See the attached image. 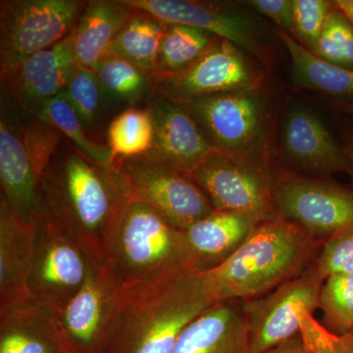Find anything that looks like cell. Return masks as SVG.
<instances>
[{
	"instance_id": "cell-1",
	"label": "cell",
	"mask_w": 353,
	"mask_h": 353,
	"mask_svg": "<svg viewBox=\"0 0 353 353\" xmlns=\"http://www.w3.org/2000/svg\"><path fill=\"white\" fill-rule=\"evenodd\" d=\"M46 215L104 267L130 199L119 171L97 163L64 138L41 179Z\"/></svg>"
},
{
	"instance_id": "cell-2",
	"label": "cell",
	"mask_w": 353,
	"mask_h": 353,
	"mask_svg": "<svg viewBox=\"0 0 353 353\" xmlns=\"http://www.w3.org/2000/svg\"><path fill=\"white\" fill-rule=\"evenodd\" d=\"M196 272L115 288L99 353L173 352L185 327L217 304Z\"/></svg>"
},
{
	"instance_id": "cell-3",
	"label": "cell",
	"mask_w": 353,
	"mask_h": 353,
	"mask_svg": "<svg viewBox=\"0 0 353 353\" xmlns=\"http://www.w3.org/2000/svg\"><path fill=\"white\" fill-rule=\"evenodd\" d=\"M103 268L115 288L203 270L188 245L185 231L148 204L132 199Z\"/></svg>"
},
{
	"instance_id": "cell-4",
	"label": "cell",
	"mask_w": 353,
	"mask_h": 353,
	"mask_svg": "<svg viewBox=\"0 0 353 353\" xmlns=\"http://www.w3.org/2000/svg\"><path fill=\"white\" fill-rule=\"evenodd\" d=\"M303 252L296 228L267 219L223 261L196 273L216 303L248 299L285 283L299 268Z\"/></svg>"
},
{
	"instance_id": "cell-5",
	"label": "cell",
	"mask_w": 353,
	"mask_h": 353,
	"mask_svg": "<svg viewBox=\"0 0 353 353\" xmlns=\"http://www.w3.org/2000/svg\"><path fill=\"white\" fill-rule=\"evenodd\" d=\"M88 1L2 0L0 74L6 78L28 57L63 41L75 29Z\"/></svg>"
},
{
	"instance_id": "cell-6",
	"label": "cell",
	"mask_w": 353,
	"mask_h": 353,
	"mask_svg": "<svg viewBox=\"0 0 353 353\" xmlns=\"http://www.w3.org/2000/svg\"><path fill=\"white\" fill-rule=\"evenodd\" d=\"M116 169L130 199L148 204L183 231L214 211L190 176L148 155L118 159Z\"/></svg>"
},
{
	"instance_id": "cell-7",
	"label": "cell",
	"mask_w": 353,
	"mask_h": 353,
	"mask_svg": "<svg viewBox=\"0 0 353 353\" xmlns=\"http://www.w3.org/2000/svg\"><path fill=\"white\" fill-rule=\"evenodd\" d=\"M34 228L30 294L34 303L59 315L85 282L90 260L48 216Z\"/></svg>"
},
{
	"instance_id": "cell-8",
	"label": "cell",
	"mask_w": 353,
	"mask_h": 353,
	"mask_svg": "<svg viewBox=\"0 0 353 353\" xmlns=\"http://www.w3.org/2000/svg\"><path fill=\"white\" fill-rule=\"evenodd\" d=\"M321 289L314 276L285 281L245 311L250 353H265L301 333V315L320 306Z\"/></svg>"
},
{
	"instance_id": "cell-9",
	"label": "cell",
	"mask_w": 353,
	"mask_h": 353,
	"mask_svg": "<svg viewBox=\"0 0 353 353\" xmlns=\"http://www.w3.org/2000/svg\"><path fill=\"white\" fill-rule=\"evenodd\" d=\"M255 79L241 48L219 39L189 68L157 80V94L183 103L208 95L250 90Z\"/></svg>"
},
{
	"instance_id": "cell-10",
	"label": "cell",
	"mask_w": 353,
	"mask_h": 353,
	"mask_svg": "<svg viewBox=\"0 0 353 353\" xmlns=\"http://www.w3.org/2000/svg\"><path fill=\"white\" fill-rule=\"evenodd\" d=\"M192 115L218 152L236 157L256 141L263 108L250 90L197 97L179 103Z\"/></svg>"
},
{
	"instance_id": "cell-11",
	"label": "cell",
	"mask_w": 353,
	"mask_h": 353,
	"mask_svg": "<svg viewBox=\"0 0 353 353\" xmlns=\"http://www.w3.org/2000/svg\"><path fill=\"white\" fill-rule=\"evenodd\" d=\"M216 211L267 220L270 199L263 178L236 157L216 152L190 175Z\"/></svg>"
},
{
	"instance_id": "cell-12",
	"label": "cell",
	"mask_w": 353,
	"mask_h": 353,
	"mask_svg": "<svg viewBox=\"0 0 353 353\" xmlns=\"http://www.w3.org/2000/svg\"><path fill=\"white\" fill-rule=\"evenodd\" d=\"M77 68L72 32L60 43L28 57L1 83L23 117L29 118L63 92Z\"/></svg>"
},
{
	"instance_id": "cell-13",
	"label": "cell",
	"mask_w": 353,
	"mask_h": 353,
	"mask_svg": "<svg viewBox=\"0 0 353 353\" xmlns=\"http://www.w3.org/2000/svg\"><path fill=\"white\" fill-rule=\"evenodd\" d=\"M3 92L0 117L1 196L16 214L36 226L46 216L39 178L32 170L21 138V121L16 115L19 109Z\"/></svg>"
},
{
	"instance_id": "cell-14",
	"label": "cell",
	"mask_w": 353,
	"mask_h": 353,
	"mask_svg": "<svg viewBox=\"0 0 353 353\" xmlns=\"http://www.w3.org/2000/svg\"><path fill=\"white\" fill-rule=\"evenodd\" d=\"M145 108L154 126L148 157L190 176L218 152L196 121L181 104L155 94Z\"/></svg>"
},
{
	"instance_id": "cell-15",
	"label": "cell",
	"mask_w": 353,
	"mask_h": 353,
	"mask_svg": "<svg viewBox=\"0 0 353 353\" xmlns=\"http://www.w3.org/2000/svg\"><path fill=\"white\" fill-rule=\"evenodd\" d=\"M281 214L330 236L353 227V192L338 185L292 179L279 187Z\"/></svg>"
},
{
	"instance_id": "cell-16",
	"label": "cell",
	"mask_w": 353,
	"mask_h": 353,
	"mask_svg": "<svg viewBox=\"0 0 353 353\" xmlns=\"http://www.w3.org/2000/svg\"><path fill=\"white\" fill-rule=\"evenodd\" d=\"M115 287L103 267L88 263L87 277L60 312L65 334L78 353H99Z\"/></svg>"
},
{
	"instance_id": "cell-17",
	"label": "cell",
	"mask_w": 353,
	"mask_h": 353,
	"mask_svg": "<svg viewBox=\"0 0 353 353\" xmlns=\"http://www.w3.org/2000/svg\"><path fill=\"white\" fill-rule=\"evenodd\" d=\"M0 353H78L59 316L32 299L0 308Z\"/></svg>"
},
{
	"instance_id": "cell-18",
	"label": "cell",
	"mask_w": 353,
	"mask_h": 353,
	"mask_svg": "<svg viewBox=\"0 0 353 353\" xmlns=\"http://www.w3.org/2000/svg\"><path fill=\"white\" fill-rule=\"evenodd\" d=\"M125 4L163 21L196 28L226 39L243 50L256 53L254 30L240 16L225 12L212 4L190 0H123Z\"/></svg>"
},
{
	"instance_id": "cell-19",
	"label": "cell",
	"mask_w": 353,
	"mask_h": 353,
	"mask_svg": "<svg viewBox=\"0 0 353 353\" xmlns=\"http://www.w3.org/2000/svg\"><path fill=\"white\" fill-rule=\"evenodd\" d=\"M34 241L36 228L16 214L0 194V308L31 299Z\"/></svg>"
},
{
	"instance_id": "cell-20",
	"label": "cell",
	"mask_w": 353,
	"mask_h": 353,
	"mask_svg": "<svg viewBox=\"0 0 353 353\" xmlns=\"http://www.w3.org/2000/svg\"><path fill=\"white\" fill-rule=\"evenodd\" d=\"M172 353H250L245 313L232 301L214 304L185 327Z\"/></svg>"
},
{
	"instance_id": "cell-21",
	"label": "cell",
	"mask_w": 353,
	"mask_h": 353,
	"mask_svg": "<svg viewBox=\"0 0 353 353\" xmlns=\"http://www.w3.org/2000/svg\"><path fill=\"white\" fill-rule=\"evenodd\" d=\"M283 145L288 157L303 168L322 173L352 171L345 150L334 143L321 121L305 109H294L288 115Z\"/></svg>"
},
{
	"instance_id": "cell-22",
	"label": "cell",
	"mask_w": 353,
	"mask_h": 353,
	"mask_svg": "<svg viewBox=\"0 0 353 353\" xmlns=\"http://www.w3.org/2000/svg\"><path fill=\"white\" fill-rule=\"evenodd\" d=\"M134 11L123 0L88 1L73 30L74 54L78 67L94 71L108 57L116 37Z\"/></svg>"
},
{
	"instance_id": "cell-23",
	"label": "cell",
	"mask_w": 353,
	"mask_h": 353,
	"mask_svg": "<svg viewBox=\"0 0 353 353\" xmlns=\"http://www.w3.org/2000/svg\"><path fill=\"white\" fill-rule=\"evenodd\" d=\"M259 221L228 211H213L185 231L190 250L202 268L220 263L241 245Z\"/></svg>"
},
{
	"instance_id": "cell-24",
	"label": "cell",
	"mask_w": 353,
	"mask_h": 353,
	"mask_svg": "<svg viewBox=\"0 0 353 353\" xmlns=\"http://www.w3.org/2000/svg\"><path fill=\"white\" fill-rule=\"evenodd\" d=\"M279 34L289 51L296 83L336 97V101L353 102V70L316 57L283 30Z\"/></svg>"
},
{
	"instance_id": "cell-25",
	"label": "cell",
	"mask_w": 353,
	"mask_h": 353,
	"mask_svg": "<svg viewBox=\"0 0 353 353\" xmlns=\"http://www.w3.org/2000/svg\"><path fill=\"white\" fill-rule=\"evenodd\" d=\"M166 27L167 24L163 21L157 19L150 13L134 9L131 18L116 37L108 55L124 58L154 74Z\"/></svg>"
},
{
	"instance_id": "cell-26",
	"label": "cell",
	"mask_w": 353,
	"mask_h": 353,
	"mask_svg": "<svg viewBox=\"0 0 353 353\" xmlns=\"http://www.w3.org/2000/svg\"><path fill=\"white\" fill-rule=\"evenodd\" d=\"M210 32L189 26L167 24L154 74L157 80L176 75L192 66L218 41Z\"/></svg>"
},
{
	"instance_id": "cell-27",
	"label": "cell",
	"mask_w": 353,
	"mask_h": 353,
	"mask_svg": "<svg viewBox=\"0 0 353 353\" xmlns=\"http://www.w3.org/2000/svg\"><path fill=\"white\" fill-rule=\"evenodd\" d=\"M108 99L134 106L157 94V79L124 58L108 55L94 70Z\"/></svg>"
},
{
	"instance_id": "cell-28",
	"label": "cell",
	"mask_w": 353,
	"mask_h": 353,
	"mask_svg": "<svg viewBox=\"0 0 353 353\" xmlns=\"http://www.w3.org/2000/svg\"><path fill=\"white\" fill-rule=\"evenodd\" d=\"M154 126L146 108H130L115 116L108 131V145L116 161L146 154L152 148Z\"/></svg>"
},
{
	"instance_id": "cell-29",
	"label": "cell",
	"mask_w": 353,
	"mask_h": 353,
	"mask_svg": "<svg viewBox=\"0 0 353 353\" xmlns=\"http://www.w3.org/2000/svg\"><path fill=\"white\" fill-rule=\"evenodd\" d=\"M38 115L50 120L85 157L106 168H116L112 150L88 136L87 128L62 92L50 99Z\"/></svg>"
},
{
	"instance_id": "cell-30",
	"label": "cell",
	"mask_w": 353,
	"mask_h": 353,
	"mask_svg": "<svg viewBox=\"0 0 353 353\" xmlns=\"http://www.w3.org/2000/svg\"><path fill=\"white\" fill-rule=\"evenodd\" d=\"M62 94L87 129L97 124L108 97L94 70L78 67Z\"/></svg>"
},
{
	"instance_id": "cell-31",
	"label": "cell",
	"mask_w": 353,
	"mask_h": 353,
	"mask_svg": "<svg viewBox=\"0 0 353 353\" xmlns=\"http://www.w3.org/2000/svg\"><path fill=\"white\" fill-rule=\"evenodd\" d=\"M21 138L32 170L41 179L65 137L50 120L41 115L21 121Z\"/></svg>"
},
{
	"instance_id": "cell-32",
	"label": "cell",
	"mask_w": 353,
	"mask_h": 353,
	"mask_svg": "<svg viewBox=\"0 0 353 353\" xmlns=\"http://www.w3.org/2000/svg\"><path fill=\"white\" fill-rule=\"evenodd\" d=\"M311 52L331 63L353 70V26L334 4Z\"/></svg>"
},
{
	"instance_id": "cell-33",
	"label": "cell",
	"mask_w": 353,
	"mask_h": 353,
	"mask_svg": "<svg viewBox=\"0 0 353 353\" xmlns=\"http://www.w3.org/2000/svg\"><path fill=\"white\" fill-rule=\"evenodd\" d=\"M320 306L334 334L352 333L353 330V272L326 279L321 289Z\"/></svg>"
},
{
	"instance_id": "cell-34",
	"label": "cell",
	"mask_w": 353,
	"mask_h": 353,
	"mask_svg": "<svg viewBox=\"0 0 353 353\" xmlns=\"http://www.w3.org/2000/svg\"><path fill=\"white\" fill-rule=\"evenodd\" d=\"M333 6L324 0H292L294 34L307 50H314Z\"/></svg>"
},
{
	"instance_id": "cell-35",
	"label": "cell",
	"mask_w": 353,
	"mask_h": 353,
	"mask_svg": "<svg viewBox=\"0 0 353 353\" xmlns=\"http://www.w3.org/2000/svg\"><path fill=\"white\" fill-rule=\"evenodd\" d=\"M301 336L309 353H353V334H334L311 313L301 315Z\"/></svg>"
},
{
	"instance_id": "cell-36",
	"label": "cell",
	"mask_w": 353,
	"mask_h": 353,
	"mask_svg": "<svg viewBox=\"0 0 353 353\" xmlns=\"http://www.w3.org/2000/svg\"><path fill=\"white\" fill-rule=\"evenodd\" d=\"M352 272L353 227L330 236L318 262V276L327 279Z\"/></svg>"
},
{
	"instance_id": "cell-37",
	"label": "cell",
	"mask_w": 353,
	"mask_h": 353,
	"mask_svg": "<svg viewBox=\"0 0 353 353\" xmlns=\"http://www.w3.org/2000/svg\"><path fill=\"white\" fill-rule=\"evenodd\" d=\"M248 4L255 10L275 21L283 31L294 34L292 1L290 0H252Z\"/></svg>"
},
{
	"instance_id": "cell-38",
	"label": "cell",
	"mask_w": 353,
	"mask_h": 353,
	"mask_svg": "<svg viewBox=\"0 0 353 353\" xmlns=\"http://www.w3.org/2000/svg\"><path fill=\"white\" fill-rule=\"evenodd\" d=\"M265 353H309L304 345L301 334L292 340L285 341L279 347Z\"/></svg>"
},
{
	"instance_id": "cell-39",
	"label": "cell",
	"mask_w": 353,
	"mask_h": 353,
	"mask_svg": "<svg viewBox=\"0 0 353 353\" xmlns=\"http://www.w3.org/2000/svg\"><path fill=\"white\" fill-rule=\"evenodd\" d=\"M333 2L334 6L347 16L353 26V0H336Z\"/></svg>"
},
{
	"instance_id": "cell-40",
	"label": "cell",
	"mask_w": 353,
	"mask_h": 353,
	"mask_svg": "<svg viewBox=\"0 0 353 353\" xmlns=\"http://www.w3.org/2000/svg\"><path fill=\"white\" fill-rule=\"evenodd\" d=\"M333 106L341 112L353 116V102L336 101L334 102Z\"/></svg>"
},
{
	"instance_id": "cell-41",
	"label": "cell",
	"mask_w": 353,
	"mask_h": 353,
	"mask_svg": "<svg viewBox=\"0 0 353 353\" xmlns=\"http://www.w3.org/2000/svg\"><path fill=\"white\" fill-rule=\"evenodd\" d=\"M345 153H347L348 158H350V163H352V175L353 176V138L350 139L347 148H345Z\"/></svg>"
},
{
	"instance_id": "cell-42",
	"label": "cell",
	"mask_w": 353,
	"mask_h": 353,
	"mask_svg": "<svg viewBox=\"0 0 353 353\" xmlns=\"http://www.w3.org/2000/svg\"><path fill=\"white\" fill-rule=\"evenodd\" d=\"M352 334H353V330H352Z\"/></svg>"
}]
</instances>
